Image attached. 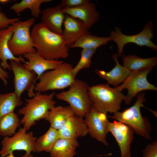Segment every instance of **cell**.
I'll list each match as a JSON object with an SVG mask.
<instances>
[{
  "mask_svg": "<svg viewBox=\"0 0 157 157\" xmlns=\"http://www.w3.org/2000/svg\"><path fill=\"white\" fill-rule=\"evenodd\" d=\"M31 35L37 52L45 58L59 60L69 56V48L62 34L51 31L42 22L34 25Z\"/></svg>",
  "mask_w": 157,
  "mask_h": 157,
  "instance_id": "6da1fadb",
  "label": "cell"
},
{
  "mask_svg": "<svg viewBox=\"0 0 157 157\" xmlns=\"http://www.w3.org/2000/svg\"><path fill=\"white\" fill-rule=\"evenodd\" d=\"M55 92L49 94L36 92L30 99H25V105L19 109L18 114L22 115L20 125L26 130L36 124V122L45 119L49 111L56 106V102L53 99Z\"/></svg>",
  "mask_w": 157,
  "mask_h": 157,
  "instance_id": "7a4b0ae2",
  "label": "cell"
},
{
  "mask_svg": "<svg viewBox=\"0 0 157 157\" xmlns=\"http://www.w3.org/2000/svg\"><path fill=\"white\" fill-rule=\"evenodd\" d=\"M145 95V92L139 93L137 95L136 101L132 106L108 117L129 126L136 134L150 140L151 138V125L147 117L142 116L140 111V108L146 100Z\"/></svg>",
  "mask_w": 157,
  "mask_h": 157,
  "instance_id": "3957f363",
  "label": "cell"
},
{
  "mask_svg": "<svg viewBox=\"0 0 157 157\" xmlns=\"http://www.w3.org/2000/svg\"><path fill=\"white\" fill-rule=\"evenodd\" d=\"M88 93L92 106L98 111L107 114L120 110L125 95L108 84L89 86Z\"/></svg>",
  "mask_w": 157,
  "mask_h": 157,
  "instance_id": "277c9868",
  "label": "cell"
},
{
  "mask_svg": "<svg viewBox=\"0 0 157 157\" xmlns=\"http://www.w3.org/2000/svg\"><path fill=\"white\" fill-rule=\"evenodd\" d=\"M89 87L85 81L76 78L67 90L56 94V97L68 103L75 115L83 118L92 106L88 93Z\"/></svg>",
  "mask_w": 157,
  "mask_h": 157,
  "instance_id": "5b68a950",
  "label": "cell"
},
{
  "mask_svg": "<svg viewBox=\"0 0 157 157\" xmlns=\"http://www.w3.org/2000/svg\"><path fill=\"white\" fill-rule=\"evenodd\" d=\"M73 68L71 64L63 62L56 68L45 72L35 83L34 90L42 93L69 87L76 79L73 73Z\"/></svg>",
  "mask_w": 157,
  "mask_h": 157,
  "instance_id": "8992f818",
  "label": "cell"
},
{
  "mask_svg": "<svg viewBox=\"0 0 157 157\" xmlns=\"http://www.w3.org/2000/svg\"><path fill=\"white\" fill-rule=\"evenodd\" d=\"M35 20V18L31 17L11 24L14 26V31L8 44L10 50L15 56H22L26 53L36 52L30 31L31 27Z\"/></svg>",
  "mask_w": 157,
  "mask_h": 157,
  "instance_id": "52a82bcc",
  "label": "cell"
},
{
  "mask_svg": "<svg viewBox=\"0 0 157 157\" xmlns=\"http://www.w3.org/2000/svg\"><path fill=\"white\" fill-rule=\"evenodd\" d=\"M154 25L151 21L147 22L142 30L138 33L132 35L123 34L121 29L115 27L114 30L110 32L109 37L111 41L116 44L118 49L117 55L121 56L123 53V48L125 45L133 43L140 46H146L154 51L157 50V46L153 43L151 39L154 37Z\"/></svg>",
  "mask_w": 157,
  "mask_h": 157,
  "instance_id": "ba28073f",
  "label": "cell"
},
{
  "mask_svg": "<svg viewBox=\"0 0 157 157\" xmlns=\"http://www.w3.org/2000/svg\"><path fill=\"white\" fill-rule=\"evenodd\" d=\"M27 131L24 128L21 127L12 136L3 137L1 142V157H6L16 150L25 151V154L21 157H33L31 154L36 152L35 142L37 138L33 132L27 133Z\"/></svg>",
  "mask_w": 157,
  "mask_h": 157,
  "instance_id": "9c48e42d",
  "label": "cell"
},
{
  "mask_svg": "<svg viewBox=\"0 0 157 157\" xmlns=\"http://www.w3.org/2000/svg\"><path fill=\"white\" fill-rule=\"evenodd\" d=\"M153 68L150 67L131 71L122 84L114 88L120 92L125 89L127 90V93L124 100L126 105H129L133 99L142 91H157V87L149 82L147 79V75Z\"/></svg>",
  "mask_w": 157,
  "mask_h": 157,
  "instance_id": "30bf717a",
  "label": "cell"
},
{
  "mask_svg": "<svg viewBox=\"0 0 157 157\" xmlns=\"http://www.w3.org/2000/svg\"><path fill=\"white\" fill-rule=\"evenodd\" d=\"M9 65L14 75V92L21 97L24 92L28 91V96L32 97L35 94L33 91L37 77L36 74L33 71L26 69L20 62L11 60Z\"/></svg>",
  "mask_w": 157,
  "mask_h": 157,
  "instance_id": "8fae6325",
  "label": "cell"
},
{
  "mask_svg": "<svg viewBox=\"0 0 157 157\" xmlns=\"http://www.w3.org/2000/svg\"><path fill=\"white\" fill-rule=\"evenodd\" d=\"M107 117V114L98 111L92 106L83 119L88 128V134L106 146L109 144L107 140L109 133L107 126L109 122Z\"/></svg>",
  "mask_w": 157,
  "mask_h": 157,
  "instance_id": "7c38bea8",
  "label": "cell"
},
{
  "mask_svg": "<svg viewBox=\"0 0 157 157\" xmlns=\"http://www.w3.org/2000/svg\"><path fill=\"white\" fill-rule=\"evenodd\" d=\"M108 130L113 135L120 149L121 157H131V145L134 138V132L129 126L115 120L109 122Z\"/></svg>",
  "mask_w": 157,
  "mask_h": 157,
  "instance_id": "4fadbf2b",
  "label": "cell"
},
{
  "mask_svg": "<svg viewBox=\"0 0 157 157\" xmlns=\"http://www.w3.org/2000/svg\"><path fill=\"white\" fill-rule=\"evenodd\" d=\"M23 56L28 60L24 63V67L28 70L33 71L37 75L35 83L44 73L56 68L64 62L60 60L47 59L37 52L26 53Z\"/></svg>",
  "mask_w": 157,
  "mask_h": 157,
  "instance_id": "5bb4252c",
  "label": "cell"
},
{
  "mask_svg": "<svg viewBox=\"0 0 157 157\" xmlns=\"http://www.w3.org/2000/svg\"><path fill=\"white\" fill-rule=\"evenodd\" d=\"M62 11L81 21L88 29L98 22L100 15L95 4L90 1L74 8H63Z\"/></svg>",
  "mask_w": 157,
  "mask_h": 157,
  "instance_id": "9a60e30c",
  "label": "cell"
},
{
  "mask_svg": "<svg viewBox=\"0 0 157 157\" xmlns=\"http://www.w3.org/2000/svg\"><path fill=\"white\" fill-rule=\"evenodd\" d=\"M63 24L62 34L68 47L89 32L81 21L67 14H65Z\"/></svg>",
  "mask_w": 157,
  "mask_h": 157,
  "instance_id": "2e32d148",
  "label": "cell"
},
{
  "mask_svg": "<svg viewBox=\"0 0 157 157\" xmlns=\"http://www.w3.org/2000/svg\"><path fill=\"white\" fill-rule=\"evenodd\" d=\"M60 138L77 140L88 133L83 118L75 115L70 117L58 130Z\"/></svg>",
  "mask_w": 157,
  "mask_h": 157,
  "instance_id": "e0dca14e",
  "label": "cell"
},
{
  "mask_svg": "<svg viewBox=\"0 0 157 157\" xmlns=\"http://www.w3.org/2000/svg\"><path fill=\"white\" fill-rule=\"evenodd\" d=\"M14 31V26L11 25L7 28L0 30V65L5 70H11L7 60H13L23 63L26 61L22 56L17 57L15 56L10 50L8 42L11 39Z\"/></svg>",
  "mask_w": 157,
  "mask_h": 157,
  "instance_id": "ac0fdd59",
  "label": "cell"
},
{
  "mask_svg": "<svg viewBox=\"0 0 157 157\" xmlns=\"http://www.w3.org/2000/svg\"><path fill=\"white\" fill-rule=\"evenodd\" d=\"M60 3L47 8L42 11L41 22L51 31L62 34L65 14Z\"/></svg>",
  "mask_w": 157,
  "mask_h": 157,
  "instance_id": "d6986e66",
  "label": "cell"
},
{
  "mask_svg": "<svg viewBox=\"0 0 157 157\" xmlns=\"http://www.w3.org/2000/svg\"><path fill=\"white\" fill-rule=\"evenodd\" d=\"M118 56L117 54L113 55V58L115 65L111 70L108 72L98 69L95 70L96 73L101 78L106 81L108 84L115 87L123 83L131 71L120 64L118 60Z\"/></svg>",
  "mask_w": 157,
  "mask_h": 157,
  "instance_id": "ffe728a7",
  "label": "cell"
},
{
  "mask_svg": "<svg viewBox=\"0 0 157 157\" xmlns=\"http://www.w3.org/2000/svg\"><path fill=\"white\" fill-rule=\"evenodd\" d=\"M74 115L69 106H55L49 111L45 120L50 123V127L58 130Z\"/></svg>",
  "mask_w": 157,
  "mask_h": 157,
  "instance_id": "44dd1931",
  "label": "cell"
},
{
  "mask_svg": "<svg viewBox=\"0 0 157 157\" xmlns=\"http://www.w3.org/2000/svg\"><path fill=\"white\" fill-rule=\"evenodd\" d=\"M79 144L77 140L59 138L49 152L51 157H74Z\"/></svg>",
  "mask_w": 157,
  "mask_h": 157,
  "instance_id": "7402d4cb",
  "label": "cell"
},
{
  "mask_svg": "<svg viewBox=\"0 0 157 157\" xmlns=\"http://www.w3.org/2000/svg\"><path fill=\"white\" fill-rule=\"evenodd\" d=\"M110 41L109 36H98L92 35L89 32L69 46L68 47L70 48H81L84 49H97L101 46L106 45Z\"/></svg>",
  "mask_w": 157,
  "mask_h": 157,
  "instance_id": "603a6c76",
  "label": "cell"
},
{
  "mask_svg": "<svg viewBox=\"0 0 157 157\" xmlns=\"http://www.w3.org/2000/svg\"><path fill=\"white\" fill-rule=\"evenodd\" d=\"M123 66L131 71L151 67L157 64V57L143 58L135 55H129L122 56Z\"/></svg>",
  "mask_w": 157,
  "mask_h": 157,
  "instance_id": "cb8c5ba5",
  "label": "cell"
},
{
  "mask_svg": "<svg viewBox=\"0 0 157 157\" xmlns=\"http://www.w3.org/2000/svg\"><path fill=\"white\" fill-rule=\"evenodd\" d=\"M59 138L58 131L50 127L44 134L36 139L35 142L36 152L49 153Z\"/></svg>",
  "mask_w": 157,
  "mask_h": 157,
  "instance_id": "d4e9b609",
  "label": "cell"
},
{
  "mask_svg": "<svg viewBox=\"0 0 157 157\" xmlns=\"http://www.w3.org/2000/svg\"><path fill=\"white\" fill-rule=\"evenodd\" d=\"M23 104L21 97L15 92L0 94V119L4 115L14 112L15 109Z\"/></svg>",
  "mask_w": 157,
  "mask_h": 157,
  "instance_id": "484cf974",
  "label": "cell"
},
{
  "mask_svg": "<svg viewBox=\"0 0 157 157\" xmlns=\"http://www.w3.org/2000/svg\"><path fill=\"white\" fill-rule=\"evenodd\" d=\"M20 119L17 113H8L0 119V136L10 137L16 132L17 128L20 125Z\"/></svg>",
  "mask_w": 157,
  "mask_h": 157,
  "instance_id": "4316f807",
  "label": "cell"
},
{
  "mask_svg": "<svg viewBox=\"0 0 157 157\" xmlns=\"http://www.w3.org/2000/svg\"><path fill=\"white\" fill-rule=\"evenodd\" d=\"M51 0H22L19 3H15L9 8L17 14H19L26 9L31 10L32 15L36 18L39 17L42 13L40 9L41 5L43 3L51 1Z\"/></svg>",
  "mask_w": 157,
  "mask_h": 157,
  "instance_id": "83f0119b",
  "label": "cell"
},
{
  "mask_svg": "<svg viewBox=\"0 0 157 157\" xmlns=\"http://www.w3.org/2000/svg\"><path fill=\"white\" fill-rule=\"evenodd\" d=\"M96 50L95 49H82L81 51L80 60L73 69V73L75 77L81 70L88 68L90 66L92 57Z\"/></svg>",
  "mask_w": 157,
  "mask_h": 157,
  "instance_id": "f1b7e54d",
  "label": "cell"
},
{
  "mask_svg": "<svg viewBox=\"0 0 157 157\" xmlns=\"http://www.w3.org/2000/svg\"><path fill=\"white\" fill-rule=\"evenodd\" d=\"M19 17L13 18H8L6 14L1 11V8L0 5V30L7 28L11 24L20 20Z\"/></svg>",
  "mask_w": 157,
  "mask_h": 157,
  "instance_id": "f546056e",
  "label": "cell"
},
{
  "mask_svg": "<svg viewBox=\"0 0 157 157\" xmlns=\"http://www.w3.org/2000/svg\"><path fill=\"white\" fill-rule=\"evenodd\" d=\"M142 157H157V141L148 144L142 152Z\"/></svg>",
  "mask_w": 157,
  "mask_h": 157,
  "instance_id": "4dcf8cb0",
  "label": "cell"
},
{
  "mask_svg": "<svg viewBox=\"0 0 157 157\" xmlns=\"http://www.w3.org/2000/svg\"><path fill=\"white\" fill-rule=\"evenodd\" d=\"M89 1V0H62L60 3L63 8H74L82 5Z\"/></svg>",
  "mask_w": 157,
  "mask_h": 157,
  "instance_id": "1f68e13d",
  "label": "cell"
},
{
  "mask_svg": "<svg viewBox=\"0 0 157 157\" xmlns=\"http://www.w3.org/2000/svg\"><path fill=\"white\" fill-rule=\"evenodd\" d=\"M9 78L8 73L2 68L0 64V79H1L4 85L6 86L8 83L7 79Z\"/></svg>",
  "mask_w": 157,
  "mask_h": 157,
  "instance_id": "d6a6232c",
  "label": "cell"
},
{
  "mask_svg": "<svg viewBox=\"0 0 157 157\" xmlns=\"http://www.w3.org/2000/svg\"><path fill=\"white\" fill-rule=\"evenodd\" d=\"M145 108H146L148 110H149L151 112V113L154 114V115L157 118V112L156 111H154V110H153L151 109H149L147 108L144 107Z\"/></svg>",
  "mask_w": 157,
  "mask_h": 157,
  "instance_id": "836d02e7",
  "label": "cell"
},
{
  "mask_svg": "<svg viewBox=\"0 0 157 157\" xmlns=\"http://www.w3.org/2000/svg\"><path fill=\"white\" fill-rule=\"evenodd\" d=\"M10 1L9 0H0V3H6L9 2Z\"/></svg>",
  "mask_w": 157,
  "mask_h": 157,
  "instance_id": "e575fe53",
  "label": "cell"
},
{
  "mask_svg": "<svg viewBox=\"0 0 157 157\" xmlns=\"http://www.w3.org/2000/svg\"><path fill=\"white\" fill-rule=\"evenodd\" d=\"M6 157H15L13 153H10Z\"/></svg>",
  "mask_w": 157,
  "mask_h": 157,
  "instance_id": "d590c367",
  "label": "cell"
}]
</instances>
